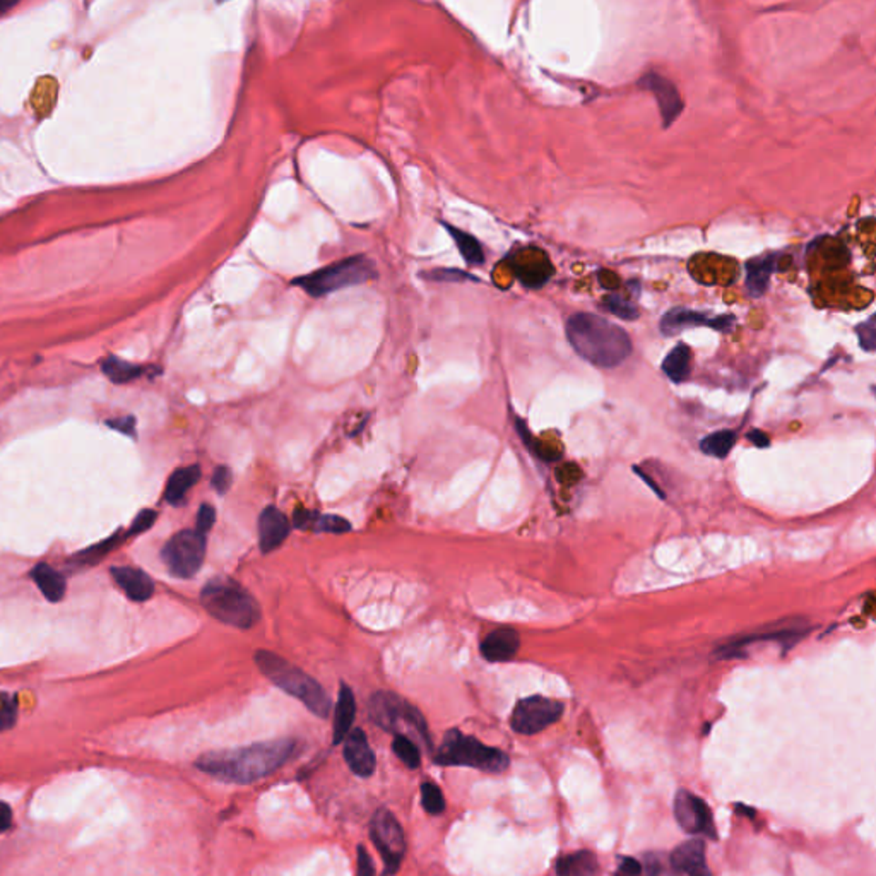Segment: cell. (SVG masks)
<instances>
[{"mask_svg": "<svg viewBox=\"0 0 876 876\" xmlns=\"http://www.w3.org/2000/svg\"><path fill=\"white\" fill-rule=\"evenodd\" d=\"M293 749L295 741L276 739L240 749L209 751L199 759L198 769L225 782L249 784L278 770L290 760Z\"/></svg>", "mask_w": 876, "mask_h": 876, "instance_id": "1", "label": "cell"}, {"mask_svg": "<svg viewBox=\"0 0 876 876\" xmlns=\"http://www.w3.org/2000/svg\"><path fill=\"white\" fill-rule=\"evenodd\" d=\"M566 340L574 351L594 367H618L632 353V341L620 325L586 311L568 319Z\"/></svg>", "mask_w": 876, "mask_h": 876, "instance_id": "2", "label": "cell"}, {"mask_svg": "<svg viewBox=\"0 0 876 876\" xmlns=\"http://www.w3.org/2000/svg\"><path fill=\"white\" fill-rule=\"evenodd\" d=\"M255 663L264 677H268L283 692L295 697L315 716L322 719L329 716L331 698L322 685L311 678V675L270 650H257Z\"/></svg>", "mask_w": 876, "mask_h": 876, "instance_id": "3", "label": "cell"}, {"mask_svg": "<svg viewBox=\"0 0 876 876\" xmlns=\"http://www.w3.org/2000/svg\"><path fill=\"white\" fill-rule=\"evenodd\" d=\"M200 603L216 620L237 628H250L260 616L254 597L228 577L209 580L200 593Z\"/></svg>", "mask_w": 876, "mask_h": 876, "instance_id": "4", "label": "cell"}, {"mask_svg": "<svg viewBox=\"0 0 876 876\" xmlns=\"http://www.w3.org/2000/svg\"><path fill=\"white\" fill-rule=\"evenodd\" d=\"M377 278V269L367 255L358 254L341 259L311 274L293 280V286L311 298H322L356 284L368 283Z\"/></svg>", "mask_w": 876, "mask_h": 876, "instance_id": "5", "label": "cell"}, {"mask_svg": "<svg viewBox=\"0 0 876 876\" xmlns=\"http://www.w3.org/2000/svg\"><path fill=\"white\" fill-rule=\"evenodd\" d=\"M435 762L440 765L473 767L483 772L500 774L507 770L510 760L507 753L502 749L486 747L480 739L453 729L443 736V741L435 755Z\"/></svg>", "mask_w": 876, "mask_h": 876, "instance_id": "6", "label": "cell"}, {"mask_svg": "<svg viewBox=\"0 0 876 876\" xmlns=\"http://www.w3.org/2000/svg\"><path fill=\"white\" fill-rule=\"evenodd\" d=\"M368 710H370L372 721L381 726L382 729L394 735L408 736L411 739L418 738L420 741H423L426 749H432L428 726L422 712L396 693H373L368 704Z\"/></svg>", "mask_w": 876, "mask_h": 876, "instance_id": "7", "label": "cell"}, {"mask_svg": "<svg viewBox=\"0 0 876 876\" xmlns=\"http://www.w3.org/2000/svg\"><path fill=\"white\" fill-rule=\"evenodd\" d=\"M206 556V536L198 529H185L177 533L165 545L161 558L168 566L171 576L178 579H190L198 574Z\"/></svg>", "mask_w": 876, "mask_h": 876, "instance_id": "8", "label": "cell"}, {"mask_svg": "<svg viewBox=\"0 0 876 876\" xmlns=\"http://www.w3.org/2000/svg\"><path fill=\"white\" fill-rule=\"evenodd\" d=\"M370 837L379 849L385 876L394 875L406 854V837L396 817L389 810H379L370 823Z\"/></svg>", "mask_w": 876, "mask_h": 876, "instance_id": "9", "label": "cell"}, {"mask_svg": "<svg viewBox=\"0 0 876 876\" xmlns=\"http://www.w3.org/2000/svg\"><path fill=\"white\" fill-rule=\"evenodd\" d=\"M564 708L565 707L558 700L533 695L519 700L517 706L514 707L510 726L519 735H537L558 721L564 714Z\"/></svg>", "mask_w": 876, "mask_h": 876, "instance_id": "10", "label": "cell"}, {"mask_svg": "<svg viewBox=\"0 0 876 876\" xmlns=\"http://www.w3.org/2000/svg\"><path fill=\"white\" fill-rule=\"evenodd\" d=\"M675 819L679 827L690 835H706L708 839H718L712 811L702 798L687 789H679L673 803Z\"/></svg>", "mask_w": 876, "mask_h": 876, "instance_id": "11", "label": "cell"}, {"mask_svg": "<svg viewBox=\"0 0 876 876\" xmlns=\"http://www.w3.org/2000/svg\"><path fill=\"white\" fill-rule=\"evenodd\" d=\"M735 324L736 319L729 313L710 317L706 311L677 307V309L666 311L665 317L661 319V332L667 338H671V336H677L679 332H683L685 329L697 327V325H708L716 331L729 332L735 327Z\"/></svg>", "mask_w": 876, "mask_h": 876, "instance_id": "12", "label": "cell"}, {"mask_svg": "<svg viewBox=\"0 0 876 876\" xmlns=\"http://www.w3.org/2000/svg\"><path fill=\"white\" fill-rule=\"evenodd\" d=\"M638 86L642 89H647L656 97L659 110H661V117H663V122H665V127H669L685 108V103L679 97L677 86L673 85L671 81H667L663 76L656 74V72H649L644 77H640Z\"/></svg>", "mask_w": 876, "mask_h": 876, "instance_id": "13", "label": "cell"}, {"mask_svg": "<svg viewBox=\"0 0 876 876\" xmlns=\"http://www.w3.org/2000/svg\"><path fill=\"white\" fill-rule=\"evenodd\" d=\"M615 876H681L661 852H647L640 860L620 856Z\"/></svg>", "mask_w": 876, "mask_h": 876, "instance_id": "14", "label": "cell"}, {"mask_svg": "<svg viewBox=\"0 0 876 876\" xmlns=\"http://www.w3.org/2000/svg\"><path fill=\"white\" fill-rule=\"evenodd\" d=\"M519 647V634L510 626H500L483 638L480 650L481 656L490 663H507L515 657Z\"/></svg>", "mask_w": 876, "mask_h": 876, "instance_id": "15", "label": "cell"}, {"mask_svg": "<svg viewBox=\"0 0 876 876\" xmlns=\"http://www.w3.org/2000/svg\"><path fill=\"white\" fill-rule=\"evenodd\" d=\"M669 861L679 875L712 876V871L707 866L706 844L700 839L679 844L678 848L669 854Z\"/></svg>", "mask_w": 876, "mask_h": 876, "instance_id": "16", "label": "cell"}, {"mask_svg": "<svg viewBox=\"0 0 876 876\" xmlns=\"http://www.w3.org/2000/svg\"><path fill=\"white\" fill-rule=\"evenodd\" d=\"M291 531V524L283 512L276 507H266L259 517V543L262 553L278 550Z\"/></svg>", "mask_w": 876, "mask_h": 876, "instance_id": "17", "label": "cell"}, {"mask_svg": "<svg viewBox=\"0 0 876 876\" xmlns=\"http://www.w3.org/2000/svg\"><path fill=\"white\" fill-rule=\"evenodd\" d=\"M344 760L351 772L360 778H370L373 774L375 755L362 729H353L344 738Z\"/></svg>", "mask_w": 876, "mask_h": 876, "instance_id": "18", "label": "cell"}, {"mask_svg": "<svg viewBox=\"0 0 876 876\" xmlns=\"http://www.w3.org/2000/svg\"><path fill=\"white\" fill-rule=\"evenodd\" d=\"M115 582L124 589L132 601H148L155 593V584L148 574L132 566H114Z\"/></svg>", "mask_w": 876, "mask_h": 876, "instance_id": "19", "label": "cell"}, {"mask_svg": "<svg viewBox=\"0 0 876 876\" xmlns=\"http://www.w3.org/2000/svg\"><path fill=\"white\" fill-rule=\"evenodd\" d=\"M354 716H356V700H354L353 690L348 685L342 683L340 697H338V704H336V714H334L332 739H334L336 745L344 741V738L350 735Z\"/></svg>", "mask_w": 876, "mask_h": 876, "instance_id": "20", "label": "cell"}, {"mask_svg": "<svg viewBox=\"0 0 876 876\" xmlns=\"http://www.w3.org/2000/svg\"><path fill=\"white\" fill-rule=\"evenodd\" d=\"M778 255H765L763 259L749 260L747 264V290L749 297L760 298L765 295L772 272L776 270Z\"/></svg>", "mask_w": 876, "mask_h": 876, "instance_id": "21", "label": "cell"}, {"mask_svg": "<svg viewBox=\"0 0 876 876\" xmlns=\"http://www.w3.org/2000/svg\"><path fill=\"white\" fill-rule=\"evenodd\" d=\"M599 870L597 858L593 851L582 849L577 852L566 854L556 862L558 876H594Z\"/></svg>", "mask_w": 876, "mask_h": 876, "instance_id": "22", "label": "cell"}, {"mask_svg": "<svg viewBox=\"0 0 876 876\" xmlns=\"http://www.w3.org/2000/svg\"><path fill=\"white\" fill-rule=\"evenodd\" d=\"M692 350L687 344L675 346L663 362L666 377L675 383L687 381L692 373Z\"/></svg>", "mask_w": 876, "mask_h": 876, "instance_id": "23", "label": "cell"}, {"mask_svg": "<svg viewBox=\"0 0 876 876\" xmlns=\"http://www.w3.org/2000/svg\"><path fill=\"white\" fill-rule=\"evenodd\" d=\"M200 478V467L187 466L177 469L168 480V486L165 492V498L171 505H178L184 502L185 495L188 490L198 483Z\"/></svg>", "mask_w": 876, "mask_h": 876, "instance_id": "24", "label": "cell"}, {"mask_svg": "<svg viewBox=\"0 0 876 876\" xmlns=\"http://www.w3.org/2000/svg\"><path fill=\"white\" fill-rule=\"evenodd\" d=\"M31 577L36 582L38 589L45 594L48 601H60L66 594V579L58 574L56 568H52L46 564H40L35 566L31 572Z\"/></svg>", "mask_w": 876, "mask_h": 876, "instance_id": "25", "label": "cell"}, {"mask_svg": "<svg viewBox=\"0 0 876 876\" xmlns=\"http://www.w3.org/2000/svg\"><path fill=\"white\" fill-rule=\"evenodd\" d=\"M443 227L449 229L453 240L457 245V250L466 260L467 266H481L484 262V250H483L480 241L476 240L473 235H469L466 231L453 227L449 223H443Z\"/></svg>", "mask_w": 876, "mask_h": 876, "instance_id": "26", "label": "cell"}, {"mask_svg": "<svg viewBox=\"0 0 876 876\" xmlns=\"http://www.w3.org/2000/svg\"><path fill=\"white\" fill-rule=\"evenodd\" d=\"M736 440H738V435H736L735 430H719L716 433L707 435L700 442V451L707 455L718 457V459H726L733 451Z\"/></svg>", "mask_w": 876, "mask_h": 876, "instance_id": "27", "label": "cell"}, {"mask_svg": "<svg viewBox=\"0 0 876 876\" xmlns=\"http://www.w3.org/2000/svg\"><path fill=\"white\" fill-rule=\"evenodd\" d=\"M101 368H103L105 375H107L110 381L115 382V383H126V382L139 379L142 373H144V368L127 363V362H124V360H118V358H115V356L107 358V360L103 362V367Z\"/></svg>", "mask_w": 876, "mask_h": 876, "instance_id": "28", "label": "cell"}, {"mask_svg": "<svg viewBox=\"0 0 876 876\" xmlns=\"http://www.w3.org/2000/svg\"><path fill=\"white\" fill-rule=\"evenodd\" d=\"M392 749L396 753L397 759L410 769H418L422 763V753L416 747V743L408 736L396 735L392 741Z\"/></svg>", "mask_w": 876, "mask_h": 876, "instance_id": "29", "label": "cell"}, {"mask_svg": "<svg viewBox=\"0 0 876 876\" xmlns=\"http://www.w3.org/2000/svg\"><path fill=\"white\" fill-rule=\"evenodd\" d=\"M601 307L605 311L620 317L623 321H637L638 319V309L632 301L625 300L620 295H608L601 301Z\"/></svg>", "mask_w": 876, "mask_h": 876, "instance_id": "30", "label": "cell"}, {"mask_svg": "<svg viewBox=\"0 0 876 876\" xmlns=\"http://www.w3.org/2000/svg\"><path fill=\"white\" fill-rule=\"evenodd\" d=\"M311 529L313 531H322V533H332V535H342V533H348L351 531V524L348 523L346 519H342L340 515H321V514H315L313 521H311Z\"/></svg>", "mask_w": 876, "mask_h": 876, "instance_id": "31", "label": "cell"}, {"mask_svg": "<svg viewBox=\"0 0 876 876\" xmlns=\"http://www.w3.org/2000/svg\"><path fill=\"white\" fill-rule=\"evenodd\" d=\"M422 803L430 815H440L445 810V800L437 784L424 782L422 786Z\"/></svg>", "mask_w": 876, "mask_h": 876, "instance_id": "32", "label": "cell"}, {"mask_svg": "<svg viewBox=\"0 0 876 876\" xmlns=\"http://www.w3.org/2000/svg\"><path fill=\"white\" fill-rule=\"evenodd\" d=\"M17 719V706L15 697L9 693H0V731L11 729Z\"/></svg>", "mask_w": 876, "mask_h": 876, "instance_id": "33", "label": "cell"}, {"mask_svg": "<svg viewBox=\"0 0 876 876\" xmlns=\"http://www.w3.org/2000/svg\"><path fill=\"white\" fill-rule=\"evenodd\" d=\"M856 334H858V338H860V344H861L864 351H868V353L875 351V317H873V315H871L866 322L858 325Z\"/></svg>", "mask_w": 876, "mask_h": 876, "instance_id": "34", "label": "cell"}, {"mask_svg": "<svg viewBox=\"0 0 876 876\" xmlns=\"http://www.w3.org/2000/svg\"><path fill=\"white\" fill-rule=\"evenodd\" d=\"M212 488L219 494V495H225L231 483H233V474H231V469L227 466L216 467L214 474H212Z\"/></svg>", "mask_w": 876, "mask_h": 876, "instance_id": "35", "label": "cell"}, {"mask_svg": "<svg viewBox=\"0 0 876 876\" xmlns=\"http://www.w3.org/2000/svg\"><path fill=\"white\" fill-rule=\"evenodd\" d=\"M216 521V510L209 504H202L198 512V531L200 535H208Z\"/></svg>", "mask_w": 876, "mask_h": 876, "instance_id": "36", "label": "cell"}, {"mask_svg": "<svg viewBox=\"0 0 876 876\" xmlns=\"http://www.w3.org/2000/svg\"><path fill=\"white\" fill-rule=\"evenodd\" d=\"M155 510H142L141 514L134 519V523L130 525L128 535H141L144 531H148V529L155 524Z\"/></svg>", "mask_w": 876, "mask_h": 876, "instance_id": "37", "label": "cell"}, {"mask_svg": "<svg viewBox=\"0 0 876 876\" xmlns=\"http://www.w3.org/2000/svg\"><path fill=\"white\" fill-rule=\"evenodd\" d=\"M356 876H375V868L365 848L358 849V871Z\"/></svg>", "mask_w": 876, "mask_h": 876, "instance_id": "38", "label": "cell"}, {"mask_svg": "<svg viewBox=\"0 0 876 876\" xmlns=\"http://www.w3.org/2000/svg\"><path fill=\"white\" fill-rule=\"evenodd\" d=\"M108 426H112L115 430L126 433V435H134V426H136V420L132 416H127V418H118V420H114V422H108Z\"/></svg>", "mask_w": 876, "mask_h": 876, "instance_id": "39", "label": "cell"}, {"mask_svg": "<svg viewBox=\"0 0 876 876\" xmlns=\"http://www.w3.org/2000/svg\"><path fill=\"white\" fill-rule=\"evenodd\" d=\"M11 825H13V811H11L9 805L0 801V834L7 832L11 829Z\"/></svg>", "mask_w": 876, "mask_h": 876, "instance_id": "40", "label": "cell"}, {"mask_svg": "<svg viewBox=\"0 0 876 876\" xmlns=\"http://www.w3.org/2000/svg\"><path fill=\"white\" fill-rule=\"evenodd\" d=\"M747 438L749 442H753V445L759 447V449H767L769 443H770V438L767 437L760 430H751Z\"/></svg>", "mask_w": 876, "mask_h": 876, "instance_id": "41", "label": "cell"}, {"mask_svg": "<svg viewBox=\"0 0 876 876\" xmlns=\"http://www.w3.org/2000/svg\"><path fill=\"white\" fill-rule=\"evenodd\" d=\"M9 7H13V4H2V2H0V13L5 11V9H9Z\"/></svg>", "mask_w": 876, "mask_h": 876, "instance_id": "42", "label": "cell"}]
</instances>
